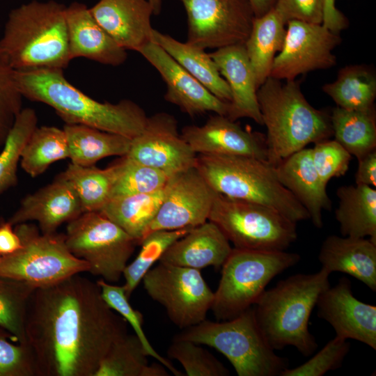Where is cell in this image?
Instances as JSON below:
<instances>
[{
  "label": "cell",
  "mask_w": 376,
  "mask_h": 376,
  "mask_svg": "<svg viewBox=\"0 0 376 376\" xmlns=\"http://www.w3.org/2000/svg\"><path fill=\"white\" fill-rule=\"evenodd\" d=\"M24 327L38 376H95L111 345L127 333L97 282L80 274L36 288Z\"/></svg>",
  "instance_id": "obj_1"
},
{
  "label": "cell",
  "mask_w": 376,
  "mask_h": 376,
  "mask_svg": "<svg viewBox=\"0 0 376 376\" xmlns=\"http://www.w3.org/2000/svg\"><path fill=\"white\" fill-rule=\"evenodd\" d=\"M63 71L14 70V75L23 97L49 105L65 124L84 125L131 139L143 131L148 116L136 103L130 100L98 102L71 84Z\"/></svg>",
  "instance_id": "obj_2"
},
{
  "label": "cell",
  "mask_w": 376,
  "mask_h": 376,
  "mask_svg": "<svg viewBox=\"0 0 376 376\" xmlns=\"http://www.w3.org/2000/svg\"><path fill=\"white\" fill-rule=\"evenodd\" d=\"M66 6L54 0H33L8 14L0 51L15 71L64 70L71 61Z\"/></svg>",
  "instance_id": "obj_3"
},
{
  "label": "cell",
  "mask_w": 376,
  "mask_h": 376,
  "mask_svg": "<svg viewBox=\"0 0 376 376\" xmlns=\"http://www.w3.org/2000/svg\"><path fill=\"white\" fill-rule=\"evenodd\" d=\"M257 97L267 129V162L273 166L333 134L330 115L310 104L295 79L283 83L269 77L258 88Z\"/></svg>",
  "instance_id": "obj_4"
},
{
  "label": "cell",
  "mask_w": 376,
  "mask_h": 376,
  "mask_svg": "<svg viewBox=\"0 0 376 376\" xmlns=\"http://www.w3.org/2000/svg\"><path fill=\"white\" fill-rule=\"evenodd\" d=\"M324 269L297 274L265 290L253 305L255 317L267 340L275 350L292 346L305 357L317 349L308 330L311 314L320 293L330 286Z\"/></svg>",
  "instance_id": "obj_5"
},
{
  "label": "cell",
  "mask_w": 376,
  "mask_h": 376,
  "mask_svg": "<svg viewBox=\"0 0 376 376\" xmlns=\"http://www.w3.org/2000/svg\"><path fill=\"white\" fill-rule=\"evenodd\" d=\"M196 169L217 193L269 207L298 221L309 214L279 181L276 166L249 156L197 155Z\"/></svg>",
  "instance_id": "obj_6"
},
{
  "label": "cell",
  "mask_w": 376,
  "mask_h": 376,
  "mask_svg": "<svg viewBox=\"0 0 376 376\" xmlns=\"http://www.w3.org/2000/svg\"><path fill=\"white\" fill-rule=\"evenodd\" d=\"M175 338L217 350L238 376H280L288 368V361L276 354L263 334L253 307L230 320H205Z\"/></svg>",
  "instance_id": "obj_7"
},
{
  "label": "cell",
  "mask_w": 376,
  "mask_h": 376,
  "mask_svg": "<svg viewBox=\"0 0 376 376\" xmlns=\"http://www.w3.org/2000/svg\"><path fill=\"white\" fill-rule=\"evenodd\" d=\"M299 260L298 253L285 251L233 248L214 292L210 310L216 319L230 320L253 306L271 280Z\"/></svg>",
  "instance_id": "obj_8"
},
{
  "label": "cell",
  "mask_w": 376,
  "mask_h": 376,
  "mask_svg": "<svg viewBox=\"0 0 376 376\" xmlns=\"http://www.w3.org/2000/svg\"><path fill=\"white\" fill-rule=\"evenodd\" d=\"M22 246L0 257V278L26 283L36 288L88 272V264L68 249L64 234L42 233L28 222L15 225Z\"/></svg>",
  "instance_id": "obj_9"
},
{
  "label": "cell",
  "mask_w": 376,
  "mask_h": 376,
  "mask_svg": "<svg viewBox=\"0 0 376 376\" xmlns=\"http://www.w3.org/2000/svg\"><path fill=\"white\" fill-rule=\"evenodd\" d=\"M208 220L237 249L285 251L297 238V223L279 212L217 192Z\"/></svg>",
  "instance_id": "obj_10"
},
{
  "label": "cell",
  "mask_w": 376,
  "mask_h": 376,
  "mask_svg": "<svg viewBox=\"0 0 376 376\" xmlns=\"http://www.w3.org/2000/svg\"><path fill=\"white\" fill-rule=\"evenodd\" d=\"M65 242L68 250L86 261L91 274L118 282L136 242L98 211L84 212L68 222Z\"/></svg>",
  "instance_id": "obj_11"
},
{
  "label": "cell",
  "mask_w": 376,
  "mask_h": 376,
  "mask_svg": "<svg viewBox=\"0 0 376 376\" xmlns=\"http://www.w3.org/2000/svg\"><path fill=\"white\" fill-rule=\"evenodd\" d=\"M159 262L141 281L148 296L161 304L171 321L182 329L206 320L214 292L201 270Z\"/></svg>",
  "instance_id": "obj_12"
},
{
  "label": "cell",
  "mask_w": 376,
  "mask_h": 376,
  "mask_svg": "<svg viewBox=\"0 0 376 376\" xmlns=\"http://www.w3.org/2000/svg\"><path fill=\"white\" fill-rule=\"evenodd\" d=\"M187 19V42L201 49L244 44L254 15L248 0H180Z\"/></svg>",
  "instance_id": "obj_13"
},
{
  "label": "cell",
  "mask_w": 376,
  "mask_h": 376,
  "mask_svg": "<svg viewBox=\"0 0 376 376\" xmlns=\"http://www.w3.org/2000/svg\"><path fill=\"white\" fill-rule=\"evenodd\" d=\"M340 42L339 33L322 24L288 21L284 43L274 59L270 77L294 80L299 75L330 68L336 64L333 50Z\"/></svg>",
  "instance_id": "obj_14"
},
{
  "label": "cell",
  "mask_w": 376,
  "mask_h": 376,
  "mask_svg": "<svg viewBox=\"0 0 376 376\" xmlns=\"http://www.w3.org/2000/svg\"><path fill=\"white\" fill-rule=\"evenodd\" d=\"M215 193L196 166L173 174L164 187L162 203L146 235L155 230L193 228L205 223Z\"/></svg>",
  "instance_id": "obj_15"
},
{
  "label": "cell",
  "mask_w": 376,
  "mask_h": 376,
  "mask_svg": "<svg viewBox=\"0 0 376 376\" xmlns=\"http://www.w3.org/2000/svg\"><path fill=\"white\" fill-rule=\"evenodd\" d=\"M126 155L169 176L195 167L197 160V154L179 132L177 120L166 112L148 116L145 127L132 139Z\"/></svg>",
  "instance_id": "obj_16"
},
{
  "label": "cell",
  "mask_w": 376,
  "mask_h": 376,
  "mask_svg": "<svg viewBox=\"0 0 376 376\" xmlns=\"http://www.w3.org/2000/svg\"><path fill=\"white\" fill-rule=\"evenodd\" d=\"M166 85L164 99L190 116L213 112L227 116L229 104L210 92L159 45L150 41L139 51Z\"/></svg>",
  "instance_id": "obj_17"
},
{
  "label": "cell",
  "mask_w": 376,
  "mask_h": 376,
  "mask_svg": "<svg viewBox=\"0 0 376 376\" xmlns=\"http://www.w3.org/2000/svg\"><path fill=\"white\" fill-rule=\"evenodd\" d=\"M315 306L318 317L332 327L336 336L376 350V306L357 299L348 279L342 278L323 290Z\"/></svg>",
  "instance_id": "obj_18"
},
{
  "label": "cell",
  "mask_w": 376,
  "mask_h": 376,
  "mask_svg": "<svg viewBox=\"0 0 376 376\" xmlns=\"http://www.w3.org/2000/svg\"><path fill=\"white\" fill-rule=\"evenodd\" d=\"M181 135L197 155H242L267 161L265 135L244 129L226 116L215 113L203 125H187Z\"/></svg>",
  "instance_id": "obj_19"
},
{
  "label": "cell",
  "mask_w": 376,
  "mask_h": 376,
  "mask_svg": "<svg viewBox=\"0 0 376 376\" xmlns=\"http://www.w3.org/2000/svg\"><path fill=\"white\" fill-rule=\"evenodd\" d=\"M83 212L75 187L61 173L49 185L24 197L8 221L13 225L35 221L42 233H54Z\"/></svg>",
  "instance_id": "obj_20"
},
{
  "label": "cell",
  "mask_w": 376,
  "mask_h": 376,
  "mask_svg": "<svg viewBox=\"0 0 376 376\" xmlns=\"http://www.w3.org/2000/svg\"><path fill=\"white\" fill-rule=\"evenodd\" d=\"M91 12L122 48L138 52L152 41V8L148 0H99Z\"/></svg>",
  "instance_id": "obj_21"
},
{
  "label": "cell",
  "mask_w": 376,
  "mask_h": 376,
  "mask_svg": "<svg viewBox=\"0 0 376 376\" xmlns=\"http://www.w3.org/2000/svg\"><path fill=\"white\" fill-rule=\"evenodd\" d=\"M210 55L230 91L226 116L234 121L249 118L263 125L257 97L258 87L244 44L219 48Z\"/></svg>",
  "instance_id": "obj_22"
},
{
  "label": "cell",
  "mask_w": 376,
  "mask_h": 376,
  "mask_svg": "<svg viewBox=\"0 0 376 376\" xmlns=\"http://www.w3.org/2000/svg\"><path fill=\"white\" fill-rule=\"evenodd\" d=\"M65 15L71 60L84 57L113 66L126 61L127 51L98 24L90 8L75 1L66 6Z\"/></svg>",
  "instance_id": "obj_23"
},
{
  "label": "cell",
  "mask_w": 376,
  "mask_h": 376,
  "mask_svg": "<svg viewBox=\"0 0 376 376\" xmlns=\"http://www.w3.org/2000/svg\"><path fill=\"white\" fill-rule=\"evenodd\" d=\"M276 171L281 183L306 210L313 224L321 228L322 211L330 210L331 202L313 162L311 148L294 152L276 166Z\"/></svg>",
  "instance_id": "obj_24"
},
{
  "label": "cell",
  "mask_w": 376,
  "mask_h": 376,
  "mask_svg": "<svg viewBox=\"0 0 376 376\" xmlns=\"http://www.w3.org/2000/svg\"><path fill=\"white\" fill-rule=\"evenodd\" d=\"M230 243L219 228L207 220L175 241L159 261L198 270L209 266L219 269L233 249Z\"/></svg>",
  "instance_id": "obj_25"
},
{
  "label": "cell",
  "mask_w": 376,
  "mask_h": 376,
  "mask_svg": "<svg viewBox=\"0 0 376 376\" xmlns=\"http://www.w3.org/2000/svg\"><path fill=\"white\" fill-rule=\"evenodd\" d=\"M318 260L329 274H347L376 290V243L369 238L329 235L322 244Z\"/></svg>",
  "instance_id": "obj_26"
},
{
  "label": "cell",
  "mask_w": 376,
  "mask_h": 376,
  "mask_svg": "<svg viewBox=\"0 0 376 376\" xmlns=\"http://www.w3.org/2000/svg\"><path fill=\"white\" fill-rule=\"evenodd\" d=\"M335 218L342 236L366 237L376 243V190L365 185L340 186Z\"/></svg>",
  "instance_id": "obj_27"
},
{
  "label": "cell",
  "mask_w": 376,
  "mask_h": 376,
  "mask_svg": "<svg viewBox=\"0 0 376 376\" xmlns=\"http://www.w3.org/2000/svg\"><path fill=\"white\" fill-rule=\"evenodd\" d=\"M152 41L159 45L185 70L219 99L229 103V86L205 49L182 42L168 34L153 29Z\"/></svg>",
  "instance_id": "obj_28"
},
{
  "label": "cell",
  "mask_w": 376,
  "mask_h": 376,
  "mask_svg": "<svg viewBox=\"0 0 376 376\" xmlns=\"http://www.w3.org/2000/svg\"><path fill=\"white\" fill-rule=\"evenodd\" d=\"M286 24L274 8L253 18L244 45L258 88L270 77L274 59L284 43Z\"/></svg>",
  "instance_id": "obj_29"
},
{
  "label": "cell",
  "mask_w": 376,
  "mask_h": 376,
  "mask_svg": "<svg viewBox=\"0 0 376 376\" xmlns=\"http://www.w3.org/2000/svg\"><path fill=\"white\" fill-rule=\"evenodd\" d=\"M71 163L91 166L111 156L126 155L132 139L125 136L78 124H65Z\"/></svg>",
  "instance_id": "obj_30"
},
{
  "label": "cell",
  "mask_w": 376,
  "mask_h": 376,
  "mask_svg": "<svg viewBox=\"0 0 376 376\" xmlns=\"http://www.w3.org/2000/svg\"><path fill=\"white\" fill-rule=\"evenodd\" d=\"M164 188L154 192L116 197L100 209L139 245L162 203Z\"/></svg>",
  "instance_id": "obj_31"
},
{
  "label": "cell",
  "mask_w": 376,
  "mask_h": 376,
  "mask_svg": "<svg viewBox=\"0 0 376 376\" xmlns=\"http://www.w3.org/2000/svg\"><path fill=\"white\" fill-rule=\"evenodd\" d=\"M333 135L348 152L358 159L376 150L375 108L346 109L336 107L330 115Z\"/></svg>",
  "instance_id": "obj_32"
},
{
  "label": "cell",
  "mask_w": 376,
  "mask_h": 376,
  "mask_svg": "<svg viewBox=\"0 0 376 376\" xmlns=\"http://www.w3.org/2000/svg\"><path fill=\"white\" fill-rule=\"evenodd\" d=\"M339 107L352 110L374 108L376 97V76L373 70L363 65L341 68L336 79L322 86Z\"/></svg>",
  "instance_id": "obj_33"
},
{
  "label": "cell",
  "mask_w": 376,
  "mask_h": 376,
  "mask_svg": "<svg viewBox=\"0 0 376 376\" xmlns=\"http://www.w3.org/2000/svg\"><path fill=\"white\" fill-rule=\"evenodd\" d=\"M148 357L139 338L127 333L111 345L95 376H159L161 366L149 364Z\"/></svg>",
  "instance_id": "obj_34"
},
{
  "label": "cell",
  "mask_w": 376,
  "mask_h": 376,
  "mask_svg": "<svg viewBox=\"0 0 376 376\" xmlns=\"http://www.w3.org/2000/svg\"><path fill=\"white\" fill-rule=\"evenodd\" d=\"M118 169V161L103 169L70 163L62 174L75 187L84 212L100 211L110 199Z\"/></svg>",
  "instance_id": "obj_35"
},
{
  "label": "cell",
  "mask_w": 376,
  "mask_h": 376,
  "mask_svg": "<svg viewBox=\"0 0 376 376\" xmlns=\"http://www.w3.org/2000/svg\"><path fill=\"white\" fill-rule=\"evenodd\" d=\"M69 158L64 130L54 126L37 127L23 148L20 165L35 178L43 173L54 162Z\"/></svg>",
  "instance_id": "obj_36"
},
{
  "label": "cell",
  "mask_w": 376,
  "mask_h": 376,
  "mask_svg": "<svg viewBox=\"0 0 376 376\" xmlns=\"http://www.w3.org/2000/svg\"><path fill=\"white\" fill-rule=\"evenodd\" d=\"M37 124V114L31 108L22 109L17 115L0 152V196L17 183L22 152Z\"/></svg>",
  "instance_id": "obj_37"
},
{
  "label": "cell",
  "mask_w": 376,
  "mask_h": 376,
  "mask_svg": "<svg viewBox=\"0 0 376 376\" xmlns=\"http://www.w3.org/2000/svg\"><path fill=\"white\" fill-rule=\"evenodd\" d=\"M191 228L174 230H155L148 234L142 240L141 249L135 259L127 265L123 272L125 294L130 297L141 282L143 277L153 265L159 261L167 249Z\"/></svg>",
  "instance_id": "obj_38"
},
{
  "label": "cell",
  "mask_w": 376,
  "mask_h": 376,
  "mask_svg": "<svg viewBox=\"0 0 376 376\" xmlns=\"http://www.w3.org/2000/svg\"><path fill=\"white\" fill-rule=\"evenodd\" d=\"M118 169L110 199L154 192L165 186L169 178L164 172L138 162L127 155L118 161Z\"/></svg>",
  "instance_id": "obj_39"
},
{
  "label": "cell",
  "mask_w": 376,
  "mask_h": 376,
  "mask_svg": "<svg viewBox=\"0 0 376 376\" xmlns=\"http://www.w3.org/2000/svg\"><path fill=\"white\" fill-rule=\"evenodd\" d=\"M35 289L24 282L0 278V327L23 344H27L24 327L27 304Z\"/></svg>",
  "instance_id": "obj_40"
},
{
  "label": "cell",
  "mask_w": 376,
  "mask_h": 376,
  "mask_svg": "<svg viewBox=\"0 0 376 376\" xmlns=\"http://www.w3.org/2000/svg\"><path fill=\"white\" fill-rule=\"evenodd\" d=\"M96 282L100 288L102 297L107 304L130 324L134 329V334L140 340L148 355L164 365L175 375H184L174 367L169 360L162 357L153 348L143 328V315L131 306L123 285H113L102 279L97 280Z\"/></svg>",
  "instance_id": "obj_41"
},
{
  "label": "cell",
  "mask_w": 376,
  "mask_h": 376,
  "mask_svg": "<svg viewBox=\"0 0 376 376\" xmlns=\"http://www.w3.org/2000/svg\"><path fill=\"white\" fill-rule=\"evenodd\" d=\"M177 360L187 376H227L230 372L212 353L200 344L174 338L167 351Z\"/></svg>",
  "instance_id": "obj_42"
},
{
  "label": "cell",
  "mask_w": 376,
  "mask_h": 376,
  "mask_svg": "<svg viewBox=\"0 0 376 376\" xmlns=\"http://www.w3.org/2000/svg\"><path fill=\"white\" fill-rule=\"evenodd\" d=\"M350 343L336 336L323 348L301 365L286 368L280 376H322L341 366L349 352Z\"/></svg>",
  "instance_id": "obj_43"
},
{
  "label": "cell",
  "mask_w": 376,
  "mask_h": 376,
  "mask_svg": "<svg viewBox=\"0 0 376 376\" xmlns=\"http://www.w3.org/2000/svg\"><path fill=\"white\" fill-rule=\"evenodd\" d=\"M22 97L15 81L14 70L0 51V148L4 144L17 115L22 109Z\"/></svg>",
  "instance_id": "obj_44"
},
{
  "label": "cell",
  "mask_w": 376,
  "mask_h": 376,
  "mask_svg": "<svg viewBox=\"0 0 376 376\" xmlns=\"http://www.w3.org/2000/svg\"><path fill=\"white\" fill-rule=\"evenodd\" d=\"M311 157L325 185L331 178L345 175L352 159V155L338 141L329 139L314 143Z\"/></svg>",
  "instance_id": "obj_45"
},
{
  "label": "cell",
  "mask_w": 376,
  "mask_h": 376,
  "mask_svg": "<svg viewBox=\"0 0 376 376\" xmlns=\"http://www.w3.org/2000/svg\"><path fill=\"white\" fill-rule=\"evenodd\" d=\"M12 335L0 331V376H38L36 363L28 344H13Z\"/></svg>",
  "instance_id": "obj_46"
},
{
  "label": "cell",
  "mask_w": 376,
  "mask_h": 376,
  "mask_svg": "<svg viewBox=\"0 0 376 376\" xmlns=\"http://www.w3.org/2000/svg\"><path fill=\"white\" fill-rule=\"evenodd\" d=\"M274 8L286 23L290 20L322 22L324 0H276Z\"/></svg>",
  "instance_id": "obj_47"
},
{
  "label": "cell",
  "mask_w": 376,
  "mask_h": 376,
  "mask_svg": "<svg viewBox=\"0 0 376 376\" xmlns=\"http://www.w3.org/2000/svg\"><path fill=\"white\" fill-rule=\"evenodd\" d=\"M355 182L376 187V150L358 159Z\"/></svg>",
  "instance_id": "obj_48"
},
{
  "label": "cell",
  "mask_w": 376,
  "mask_h": 376,
  "mask_svg": "<svg viewBox=\"0 0 376 376\" xmlns=\"http://www.w3.org/2000/svg\"><path fill=\"white\" fill-rule=\"evenodd\" d=\"M336 0H324L323 19L322 24L330 31L340 33L348 26L346 17L336 8Z\"/></svg>",
  "instance_id": "obj_49"
},
{
  "label": "cell",
  "mask_w": 376,
  "mask_h": 376,
  "mask_svg": "<svg viewBox=\"0 0 376 376\" xmlns=\"http://www.w3.org/2000/svg\"><path fill=\"white\" fill-rule=\"evenodd\" d=\"M9 221H0V254L7 255L15 252L21 248L19 237L13 228Z\"/></svg>",
  "instance_id": "obj_50"
},
{
  "label": "cell",
  "mask_w": 376,
  "mask_h": 376,
  "mask_svg": "<svg viewBox=\"0 0 376 376\" xmlns=\"http://www.w3.org/2000/svg\"><path fill=\"white\" fill-rule=\"evenodd\" d=\"M255 17H259L272 10L276 0H248Z\"/></svg>",
  "instance_id": "obj_51"
},
{
  "label": "cell",
  "mask_w": 376,
  "mask_h": 376,
  "mask_svg": "<svg viewBox=\"0 0 376 376\" xmlns=\"http://www.w3.org/2000/svg\"><path fill=\"white\" fill-rule=\"evenodd\" d=\"M150 3L154 15H159L162 8L164 0H148Z\"/></svg>",
  "instance_id": "obj_52"
},
{
  "label": "cell",
  "mask_w": 376,
  "mask_h": 376,
  "mask_svg": "<svg viewBox=\"0 0 376 376\" xmlns=\"http://www.w3.org/2000/svg\"><path fill=\"white\" fill-rule=\"evenodd\" d=\"M0 257H1V254H0Z\"/></svg>",
  "instance_id": "obj_53"
}]
</instances>
